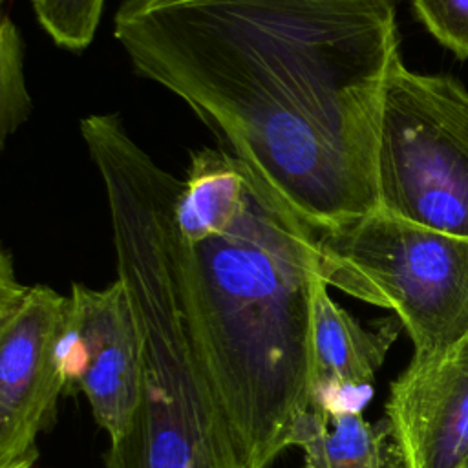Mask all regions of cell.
<instances>
[{
  "label": "cell",
  "mask_w": 468,
  "mask_h": 468,
  "mask_svg": "<svg viewBox=\"0 0 468 468\" xmlns=\"http://www.w3.org/2000/svg\"><path fill=\"white\" fill-rule=\"evenodd\" d=\"M397 0H122L115 38L313 232L378 210Z\"/></svg>",
  "instance_id": "6da1fadb"
},
{
  "label": "cell",
  "mask_w": 468,
  "mask_h": 468,
  "mask_svg": "<svg viewBox=\"0 0 468 468\" xmlns=\"http://www.w3.org/2000/svg\"><path fill=\"white\" fill-rule=\"evenodd\" d=\"M181 183L165 172L159 205L179 305L247 468H269L314 402L316 234L252 176L225 230L186 239L172 218Z\"/></svg>",
  "instance_id": "7a4b0ae2"
},
{
  "label": "cell",
  "mask_w": 468,
  "mask_h": 468,
  "mask_svg": "<svg viewBox=\"0 0 468 468\" xmlns=\"http://www.w3.org/2000/svg\"><path fill=\"white\" fill-rule=\"evenodd\" d=\"M108 194L117 272L143 342L141 397L106 468H247L186 327L161 223L165 172L117 115L82 126Z\"/></svg>",
  "instance_id": "3957f363"
},
{
  "label": "cell",
  "mask_w": 468,
  "mask_h": 468,
  "mask_svg": "<svg viewBox=\"0 0 468 468\" xmlns=\"http://www.w3.org/2000/svg\"><path fill=\"white\" fill-rule=\"evenodd\" d=\"M322 278L391 309L415 356H439L468 338V238L384 210L314 232Z\"/></svg>",
  "instance_id": "277c9868"
},
{
  "label": "cell",
  "mask_w": 468,
  "mask_h": 468,
  "mask_svg": "<svg viewBox=\"0 0 468 468\" xmlns=\"http://www.w3.org/2000/svg\"><path fill=\"white\" fill-rule=\"evenodd\" d=\"M378 208L468 238V90L415 73L397 57L388 71L377 148Z\"/></svg>",
  "instance_id": "5b68a950"
},
{
  "label": "cell",
  "mask_w": 468,
  "mask_h": 468,
  "mask_svg": "<svg viewBox=\"0 0 468 468\" xmlns=\"http://www.w3.org/2000/svg\"><path fill=\"white\" fill-rule=\"evenodd\" d=\"M69 296L22 285L7 250L0 265V468L37 457V435L55 417L66 377L62 338Z\"/></svg>",
  "instance_id": "8992f818"
},
{
  "label": "cell",
  "mask_w": 468,
  "mask_h": 468,
  "mask_svg": "<svg viewBox=\"0 0 468 468\" xmlns=\"http://www.w3.org/2000/svg\"><path fill=\"white\" fill-rule=\"evenodd\" d=\"M62 362L64 393L82 391L97 424L110 441L119 439L137 408L143 375L141 333L119 278L102 291L71 285Z\"/></svg>",
  "instance_id": "52a82bcc"
},
{
  "label": "cell",
  "mask_w": 468,
  "mask_h": 468,
  "mask_svg": "<svg viewBox=\"0 0 468 468\" xmlns=\"http://www.w3.org/2000/svg\"><path fill=\"white\" fill-rule=\"evenodd\" d=\"M386 420L397 468H466L468 346L413 355L389 386Z\"/></svg>",
  "instance_id": "ba28073f"
},
{
  "label": "cell",
  "mask_w": 468,
  "mask_h": 468,
  "mask_svg": "<svg viewBox=\"0 0 468 468\" xmlns=\"http://www.w3.org/2000/svg\"><path fill=\"white\" fill-rule=\"evenodd\" d=\"M314 406L333 408L336 393L367 389L397 338V324L362 325L327 292L322 280L314 296Z\"/></svg>",
  "instance_id": "9c48e42d"
},
{
  "label": "cell",
  "mask_w": 468,
  "mask_h": 468,
  "mask_svg": "<svg viewBox=\"0 0 468 468\" xmlns=\"http://www.w3.org/2000/svg\"><path fill=\"white\" fill-rule=\"evenodd\" d=\"M296 446L303 468H397L388 420L371 424L356 408H311Z\"/></svg>",
  "instance_id": "30bf717a"
},
{
  "label": "cell",
  "mask_w": 468,
  "mask_h": 468,
  "mask_svg": "<svg viewBox=\"0 0 468 468\" xmlns=\"http://www.w3.org/2000/svg\"><path fill=\"white\" fill-rule=\"evenodd\" d=\"M104 0H33L40 26L62 48L84 49L95 35Z\"/></svg>",
  "instance_id": "8fae6325"
},
{
  "label": "cell",
  "mask_w": 468,
  "mask_h": 468,
  "mask_svg": "<svg viewBox=\"0 0 468 468\" xmlns=\"http://www.w3.org/2000/svg\"><path fill=\"white\" fill-rule=\"evenodd\" d=\"M31 101L22 75V42L13 22L4 16L0 31V126L7 139L29 115Z\"/></svg>",
  "instance_id": "7c38bea8"
},
{
  "label": "cell",
  "mask_w": 468,
  "mask_h": 468,
  "mask_svg": "<svg viewBox=\"0 0 468 468\" xmlns=\"http://www.w3.org/2000/svg\"><path fill=\"white\" fill-rule=\"evenodd\" d=\"M419 20L457 58H468V0H411Z\"/></svg>",
  "instance_id": "4fadbf2b"
},
{
  "label": "cell",
  "mask_w": 468,
  "mask_h": 468,
  "mask_svg": "<svg viewBox=\"0 0 468 468\" xmlns=\"http://www.w3.org/2000/svg\"><path fill=\"white\" fill-rule=\"evenodd\" d=\"M35 459H37V457H26V459H20V461L11 463V464L5 466V468H31L33 463H35Z\"/></svg>",
  "instance_id": "5bb4252c"
},
{
  "label": "cell",
  "mask_w": 468,
  "mask_h": 468,
  "mask_svg": "<svg viewBox=\"0 0 468 468\" xmlns=\"http://www.w3.org/2000/svg\"><path fill=\"white\" fill-rule=\"evenodd\" d=\"M464 344H466V346H468V338H466V340H464Z\"/></svg>",
  "instance_id": "9a60e30c"
},
{
  "label": "cell",
  "mask_w": 468,
  "mask_h": 468,
  "mask_svg": "<svg viewBox=\"0 0 468 468\" xmlns=\"http://www.w3.org/2000/svg\"><path fill=\"white\" fill-rule=\"evenodd\" d=\"M466 468H468V466H466Z\"/></svg>",
  "instance_id": "2e32d148"
}]
</instances>
